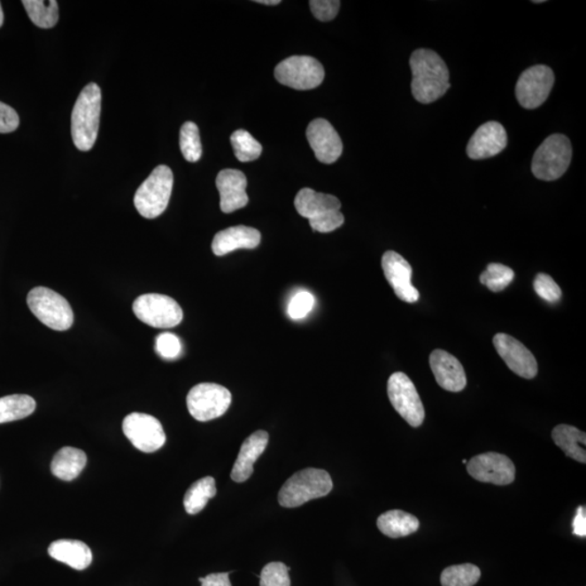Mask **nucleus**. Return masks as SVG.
<instances>
[{
    "label": "nucleus",
    "instance_id": "nucleus-24",
    "mask_svg": "<svg viewBox=\"0 0 586 586\" xmlns=\"http://www.w3.org/2000/svg\"><path fill=\"white\" fill-rule=\"evenodd\" d=\"M86 464H88V456L83 451L66 446L57 451L50 468L55 477L64 482H72L83 472Z\"/></svg>",
    "mask_w": 586,
    "mask_h": 586
},
{
    "label": "nucleus",
    "instance_id": "nucleus-37",
    "mask_svg": "<svg viewBox=\"0 0 586 586\" xmlns=\"http://www.w3.org/2000/svg\"><path fill=\"white\" fill-rule=\"evenodd\" d=\"M156 350L163 359H175L181 353V343L180 338L174 334H161L157 337Z\"/></svg>",
    "mask_w": 586,
    "mask_h": 586
},
{
    "label": "nucleus",
    "instance_id": "nucleus-45",
    "mask_svg": "<svg viewBox=\"0 0 586 586\" xmlns=\"http://www.w3.org/2000/svg\"><path fill=\"white\" fill-rule=\"evenodd\" d=\"M463 464H467V459H463Z\"/></svg>",
    "mask_w": 586,
    "mask_h": 586
},
{
    "label": "nucleus",
    "instance_id": "nucleus-36",
    "mask_svg": "<svg viewBox=\"0 0 586 586\" xmlns=\"http://www.w3.org/2000/svg\"><path fill=\"white\" fill-rule=\"evenodd\" d=\"M315 299L311 292L305 290L297 292L288 305V314L295 320L305 319L313 309Z\"/></svg>",
    "mask_w": 586,
    "mask_h": 586
},
{
    "label": "nucleus",
    "instance_id": "nucleus-42",
    "mask_svg": "<svg viewBox=\"0 0 586 586\" xmlns=\"http://www.w3.org/2000/svg\"><path fill=\"white\" fill-rule=\"evenodd\" d=\"M256 3L268 4V6H276V4H280L281 2V0H257Z\"/></svg>",
    "mask_w": 586,
    "mask_h": 586
},
{
    "label": "nucleus",
    "instance_id": "nucleus-13",
    "mask_svg": "<svg viewBox=\"0 0 586 586\" xmlns=\"http://www.w3.org/2000/svg\"><path fill=\"white\" fill-rule=\"evenodd\" d=\"M123 432L132 444L143 453H153L166 443V432L156 417L132 413L123 420Z\"/></svg>",
    "mask_w": 586,
    "mask_h": 586
},
{
    "label": "nucleus",
    "instance_id": "nucleus-11",
    "mask_svg": "<svg viewBox=\"0 0 586 586\" xmlns=\"http://www.w3.org/2000/svg\"><path fill=\"white\" fill-rule=\"evenodd\" d=\"M388 397L395 410L408 425L420 427L425 420V408L415 384L405 373L391 374L388 382Z\"/></svg>",
    "mask_w": 586,
    "mask_h": 586
},
{
    "label": "nucleus",
    "instance_id": "nucleus-14",
    "mask_svg": "<svg viewBox=\"0 0 586 586\" xmlns=\"http://www.w3.org/2000/svg\"><path fill=\"white\" fill-rule=\"evenodd\" d=\"M467 472L480 482L497 485L511 484L516 475L515 465L512 459L494 451L474 456L467 462Z\"/></svg>",
    "mask_w": 586,
    "mask_h": 586
},
{
    "label": "nucleus",
    "instance_id": "nucleus-12",
    "mask_svg": "<svg viewBox=\"0 0 586 586\" xmlns=\"http://www.w3.org/2000/svg\"><path fill=\"white\" fill-rule=\"evenodd\" d=\"M555 83L554 72L547 66H535L522 72L516 85V97L525 109H536L549 98Z\"/></svg>",
    "mask_w": 586,
    "mask_h": 586
},
{
    "label": "nucleus",
    "instance_id": "nucleus-6",
    "mask_svg": "<svg viewBox=\"0 0 586 586\" xmlns=\"http://www.w3.org/2000/svg\"><path fill=\"white\" fill-rule=\"evenodd\" d=\"M573 158L568 137L554 134L547 137L533 156L532 173L541 181H551L565 174Z\"/></svg>",
    "mask_w": 586,
    "mask_h": 586
},
{
    "label": "nucleus",
    "instance_id": "nucleus-18",
    "mask_svg": "<svg viewBox=\"0 0 586 586\" xmlns=\"http://www.w3.org/2000/svg\"><path fill=\"white\" fill-rule=\"evenodd\" d=\"M507 146V133L498 122H488L480 127L470 138L467 155L473 160L496 157Z\"/></svg>",
    "mask_w": 586,
    "mask_h": 586
},
{
    "label": "nucleus",
    "instance_id": "nucleus-22",
    "mask_svg": "<svg viewBox=\"0 0 586 586\" xmlns=\"http://www.w3.org/2000/svg\"><path fill=\"white\" fill-rule=\"evenodd\" d=\"M268 434L266 431L258 430L244 440L240 448L236 463H235L230 477L235 482H244L253 474V465L259 456L267 448Z\"/></svg>",
    "mask_w": 586,
    "mask_h": 586
},
{
    "label": "nucleus",
    "instance_id": "nucleus-31",
    "mask_svg": "<svg viewBox=\"0 0 586 586\" xmlns=\"http://www.w3.org/2000/svg\"><path fill=\"white\" fill-rule=\"evenodd\" d=\"M235 156L240 162H251L261 156L262 146L251 134L244 129H238L230 136Z\"/></svg>",
    "mask_w": 586,
    "mask_h": 586
},
{
    "label": "nucleus",
    "instance_id": "nucleus-38",
    "mask_svg": "<svg viewBox=\"0 0 586 586\" xmlns=\"http://www.w3.org/2000/svg\"><path fill=\"white\" fill-rule=\"evenodd\" d=\"M341 3L338 0H312L310 7L314 17L320 21L334 20L339 12Z\"/></svg>",
    "mask_w": 586,
    "mask_h": 586
},
{
    "label": "nucleus",
    "instance_id": "nucleus-9",
    "mask_svg": "<svg viewBox=\"0 0 586 586\" xmlns=\"http://www.w3.org/2000/svg\"><path fill=\"white\" fill-rule=\"evenodd\" d=\"M275 78L281 84L297 90L319 88L325 79L324 66L315 58L292 56L281 62L275 69Z\"/></svg>",
    "mask_w": 586,
    "mask_h": 586
},
{
    "label": "nucleus",
    "instance_id": "nucleus-35",
    "mask_svg": "<svg viewBox=\"0 0 586 586\" xmlns=\"http://www.w3.org/2000/svg\"><path fill=\"white\" fill-rule=\"evenodd\" d=\"M533 287H535L536 295L541 299L549 302V304H556L560 300L561 289L559 286L546 274H537Z\"/></svg>",
    "mask_w": 586,
    "mask_h": 586
},
{
    "label": "nucleus",
    "instance_id": "nucleus-26",
    "mask_svg": "<svg viewBox=\"0 0 586 586\" xmlns=\"http://www.w3.org/2000/svg\"><path fill=\"white\" fill-rule=\"evenodd\" d=\"M378 529L392 539L413 535L420 528V520L406 512L395 509L382 513L377 520Z\"/></svg>",
    "mask_w": 586,
    "mask_h": 586
},
{
    "label": "nucleus",
    "instance_id": "nucleus-25",
    "mask_svg": "<svg viewBox=\"0 0 586 586\" xmlns=\"http://www.w3.org/2000/svg\"><path fill=\"white\" fill-rule=\"evenodd\" d=\"M551 438L568 458L581 464L586 463L585 432L574 426L559 425L552 429Z\"/></svg>",
    "mask_w": 586,
    "mask_h": 586
},
{
    "label": "nucleus",
    "instance_id": "nucleus-20",
    "mask_svg": "<svg viewBox=\"0 0 586 586\" xmlns=\"http://www.w3.org/2000/svg\"><path fill=\"white\" fill-rule=\"evenodd\" d=\"M429 362L431 371L441 388L451 392L464 390L467 378L463 365L458 359L446 351L435 350L430 354Z\"/></svg>",
    "mask_w": 586,
    "mask_h": 586
},
{
    "label": "nucleus",
    "instance_id": "nucleus-7",
    "mask_svg": "<svg viewBox=\"0 0 586 586\" xmlns=\"http://www.w3.org/2000/svg\"><path fill=\"white\" fill-rule=\"evenodd\" d=\"M27 305L42 324L57 331L72 328L73 311L68 301L59 293L46 287H36L28 292Z\"/></svg>",
    "mask_w": 586,
    "mask_h": 586
},
{
    "label": "nucleus",
    "instance_id": "nucleus-27",
    "mask_svg": "<svg viewBox=\"0 0 586 586\" xmlns=\"http://www.w3.org/2000/svg\"><path fill=\"white\" fill-rule=\"evenodd\" d=\"M35 398L26 395H13L0 397V424L20 420L35 413Z\"/></svg>",
    "mask_w": 586,
    "mask_h": 586
},
{
    "label": "nucleus",
    "instance_id": "nucleus-29",
    "mask_svg": "<svg viewBox=\"0 0 586 586\" xmlns=\"http://www.w3.org/2000/svg\"><path fill=\"white\" fill-rule=\"evenodd\" d=\"M24 8L36 27L42 28H51L59 20V7L56 0H23Z\"/></svg>",
    "mask_w": 586,
    "mask_h": 586
},
{
    "label": "nucleus",
    "instance_id": "nucleus-30",
    "mask_svg": "<svg viewBox=\"0 0 586 586\" xmlns=\"http://www.w3.org/2000/svg\"><path fill=\"white\" fill-rule=\"evenodd\" d=\"M482 571L473 564L448 567L441 574L442 586H474L478 583Z\"/></svg>",
    "mask_w": 586,
    "mask_h": 586
},
{
    "label": "nucleus",
    "instance_id": "nucleus-32",
    "mask_svg": "<svg viewBox=\"0 0 586 586\" xmlns=\"http://www.w3.org/2000/svg\"><path fill=\"white\" fill-rule=\"evenodd\" d=\"M180 146L182 156L189 162H197L203 156L199 128L194 122L182 125L180 133Z\"/></svg>",
    "mask_w": 586,
    "mask_h": 586
},
{
    "label": "nucleus",
    "instance_id": "nucleus-28",
    "mask_svg": "<svg viewBox=\"0 0 586 586\" xmlns=\"http://www.w3.org/2000/svg\"><path fill=\"white\" fill-rule=\"evenodd\" d=\"M216 496V484L213 477L198 480L187 490L184 506L189 515L199 513L208 504L209 499Z\"/></svg>",
    "mask_w": 586,
    "mask_h": 586
},
{
    "label": "nucleus",
    "instance_id": "nucleus-8",
    "mask_svg": "<svg viewBox=\"0 0 586 586\" xmlns=\"http://www.w3.org/2000/svg\"><path fill=\"white\" fill-rule=\"evenodd\" d=\"M134 314L153 328H173L182 320V310L169 296L147 293L138 297L133 305Z\"/></svg>",
    "mask_w": 586,
    "mask_h": 586
},
{
    "label": "nucleus",
    "instance_id": "nucleus-2",
    "mask_svg": "<svg viewBox=\"0 0 586 586\" xmlns=\"http://www.w3.org/2000/svg\"><path fill=\"white\" fill-rule=\"evenodd\" d=\"M102 90L96 83L85 86L76 100L71 118L72 139L81 151H89L97 141Z\"/></svg>",
    "mask_w": 586,
    "mask_h": 586
},
{
    "label": "nucleus",
    "instance_id": "nucleus-23",
    "mask_svg": "<svg viewBox=\"0 0 586 586\" xmlns=\"http://www.w3.org/2000/svg\"><path fill=\"white\" fill-rule=\"evenodd\" d=\"M48 554L60 563L75 570L89 568L93 561V552L84 542L76 540H58L48 547Z\"/></svg>",
    "mask_w": 586,
    "mask_h": 586
},
{
    "label": "nucleus",
    "instance_id": "nucleus-41",
    "mask_svg": "<svg viewBox=\"0 0 586 586\" xmlns=\"http://www.w3.org/2000/svg\"><path fill=\"white\" fill-rule=\"evenodd\" d=\"M574 533L575 536H586V509L585 506H580L576 511V515L573 522Z\"/></svg>",
    "mask_w": 586,
    "mask_h": 586
},
{
    "label": "nucleus",
    "instance_id": "nucleus-21",
    "mask_svg": "<svg viewBox=\"0 0 586 586\" xmlns=\"http://www.w3.org/2000/svg\"><path fill=\"white\" fill-rule=\"evenodd\" d=\"M259 243L261 234L258 229L243 225L234 226L215 235L212 251L215 256L223 257L238 249H256Z\"/></svg>",
    "mask_w": 586,
    "mask_h": 586
},
{
    "label": "nucleus",
    "instance_id": "nucleus-17",
    "mask_svg": "<svg viewBox=\"0 0 586 586\" xmlns=\"http://www.w3.org/2000/svg\"><path fill=\"white\" fill-rule=\"evenodd\" d=\"M306 137L317 160L325 165L335 163L343 155V141L328 120L312 121L307 127Z\"/></svg>",
    "mask_w": 586,
    "mask_h": 586
},
{
    "label": "nucleus",
    "instance_id": "nucleus-44",
    "mask_svg": "<svg viewBox=\"0 0 586 586\" xmlns=\"http://www.w3.org/2000/svg\"><path fill=\"white\" fill-rule=\"evenodd\" d=\"M532 3L533 4H542V3H545V2H543V0H537V2H532Z\"/></svg>",
    "mask_w": 586,
    "mask_h": 586
},
{
    "label": "nucleus",
    "instance_id": "nucleus-33",
    "mask_svg": "<svg viewBox=\"0 0 586 586\" xmlns=\"http://www.w3.org/2000/svg\"><path fill=\"white\" fill-rule=\"evenodd\" d=\"M513 278H515V273L511 267L503 266V264L491 263L480 276V281L489 290L501 292L511 285Z\"/></svg>",
    "mask_w": 586,
    "mask_h": 586
},
{
    "label": "nucleus",
    "instance_id": "nucleus-19",
    "mask_svg": "<svg viewBox=\"0 0 586 586\" xmlns=\"http://www.w3.org/2000/svg\"><path fill=\"white\" fill-rule=\"evenodd\" d=\"M247 184V177L242 171L226 169L219 173L216 187L220 197V210L224 213H233L248 204Z\"/></svg>",
    "mask_w": 586,
    "mask_h": 586
},
{
    "label": "nucleus",
    "instance_id": "nucleus-10",
    "mask_svg": "<svg viewBox=\"0 0 586 586\" xmlns=\"http://www.w3.org/2000/svg\"><path fill=\"white\" fill-rule=\"evenodd\" d=\"M232 395L216 383L197 384L187 396V407L190 415L198 421H210L227 412Z\"/></svg>",
    "mask_w": 586,
    "mask_h": 586
},
{
    "label": "nucleus",
    "instance_id": "nucleus-3",
    "mask_svg": "<svg viewBox=\"0 0 586 586\" xmlns=\"http://www.w3.org/2000/svg\"><path fill=\"white\" fill-rule=\"evenodd\" d=\"M295 206L302 218L309 220L315 232L331 233L344 223L340 200L335 196L304 189L297 192Z\"/></svg>",
    "mask_w": 586,
    "mask_h": 586
},
{
    "label": "nucleus",
    "instance_id": "nucleus-40",
    "mask_svg": "<svg viewBox=\"0 0 586 586\" xmlns=\"http://www.w3.org/2000/svg\"><path fill=\"white\" fill-rule=\"evenodd\" d=\"M201 586H232L229 581V574H212L205 578L199 579Z\"/></svg>",
    "mask_w": 586,
    "mask_h": 586
},
{
    "label": "nucleus",
    "instance_id": "nucleus-39",
    "mask_svg": "<svg viewBox=\"0 0 586 586\" xmlns=\"http://www.w3.org/2000/svg\"><path fill=\"white\" fill-rule=\"evenodd\" d=\"M20 124L19 115L11 105L0 103V133L7 134L16 131Z\"/></svg>",
    "mask_w": 586,
    "mask_h": 586
},
{
    "label": "nucleus",
    "instance_id": "nucleus-5",
    "mask_svg": "<svg viewBox=\"0 0 586 586\" xmlns=\"http://www.w3.org/2000/svg\"><path fill=\"white\" fill-rule=\"evenodd\" d=\"M173 182L172 170L166 166H158L143 182L134 197V204L139 214L145 219H156L169 205Z\"/></svg>",
    "mask_w": 586,
    "mask_h": 586
},
{
    "label": "nucleus",
    "instance_id": "nucleus-34",
    "mask_svg": "<svg viewBox=\"0 0 586 586\" xmlns=\"http://www.w3.org/2000/svg\"><path fill=\"white\" fill-rule=\"evenodd\" d=\"M289 567L282 563H270L259 574V586H290Z\"/></svg>",
    "mask_w": 586,
    "mask_h": 586
},
{
    "label": "nucleus",
    "instance_id": "nucleus-1",
    "mask_svg": "<svg viewBox=\"0 0 586 586\" xmlns=\"http://www.w3.org/2000/svg\"><path fill=\"white\" fill-rule=\"evenodd\" d=\"M412 93L418 103L429 104L443 97L451 88L450 72L434 50H417L410 60Z\"/></svg>",
    "mask_w": 586,
    "mask_h": 586
},
{
    "label": "nucleus",
    "instance_id": "nucleus-4",
    "mask_svg": "<svg viewBox=\"0 0 586 586\" xmlns=\"http://www.w3.org/2000/svg\"><path fill=\"white\" fill-rule=\"evenodd\" d=\"M333 487V480L328 472L306 468L287 480L278 494V502L282 507H299L312 499L328 496Z\"/></svg>",
    "mask_w": 586,
    "mask_h": 586
},
{
    "label": "nucleus",
    "instance_id": "nucleus-15",
    "mask_svg": "<svg viewBox=\"0 0 586 586\" xmlns=\"http://www.w3.org/2000/svg\"><path fill=\"white\" fill-rule=\"evenodd\" d=\"M494 348L513 373L522 378L532 379L537 374V363L529 350L512 335L497 334L493 338Z\"/></svg>",
    "mask_w": 586,
    "mask_h": 586
},
{
    "label": "nucleus",
    "instance_id": "nucleus-16",
    "mask_svg": "<svg viewBox=\"0 0 586 586\" xmlns=\"http://www.w3.org/2000/svg\"><path fill=\"white\" fill-rule=\"evenodd\" d=\"M382 266L384 276L398 299L415 304L420 299V292L412 283L411 264L401 254L387 251L383 254Z\"/></svg>",
    "mask_w": 586,
    "mask_h": 586
},
{
    "label": "nucleus",
    "instance_id": "nucleus-43",
    "mask_svg": "<svg viewBox=\"0 0 586 586\" xmlns=\"http://www.w3.org/2000/svg\"><path fill=\"white\" fill-rule=\"evenodd\" d=\"M4 23V12L2 8V4H0V27H2Z\"/></svg>",
    "mask_w": 586,
    "mask_h": 586
}]
</instances>
